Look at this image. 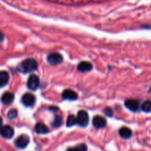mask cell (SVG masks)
Here are the masks:
<instances>
[{
	"mask_svg": "<svg viewBox=\"0 0 151 151\" xmlns=\"http://www.w3.org/2000/svg\"><path fill=\"white\" fill-rule=\"evenodd\" d=\"M150 92L151 93V86H150Z\"/></svg>",
	"mask_w": 151,
	"mask_h": 151,
	"instance_id": "cell-24",
	"label": "cell"
},
{
	"mask_svg": "<svg viewBox=\"0 0 151 151\" xmlns=\"http://www.w3.org/2000/svg\"><path fill=\"white\" fill-rule=\"evenodd\" d=\"M38 68V63L35 59L27 58L24 60L18 67L19 72L23 73H29L35 71Z\"/></svg>",
	"mask_w": 151,
	"mask_h": 151,
	"instance_id": "cell-1",
	"label": "cell"
},
{
	"mask_svg": "<svg viewBox=\"0 0 151 151\" xmlns=\"http://www.w3.org/2000/svg\"><path fill=\"white\" fill-rule=\"evenodd\" d=\"M88 114L86 111H79L77 116V124L81 127H86L88 125Z\"/></svg>",
	"mask_w": 151,
	"mask_h": 151,
	"instance_id": "cell-2",
	"label": "cell"
},
{
	"mask_svg": "<svg viewBox=\"0 0 151 151\" xmlns=\"http://www.w3.org/2000/svg\"><path fill=\"white\" fill-rule=\"evenodd\" d=\"M63 56L58 52H52L50 53L48 56H47V61L49 63L53 66H56L63 62Z\"/></svg>",
	"mask_w": 151,
	"mask_h": 151,
	"instance_id": "cell-3",
	"label": "cell"
},
{
	"mask_svg": "<svg viewBox=\"0 0 151 151\" xmlns=\"http://www.w3.org/2000/svg\"><path fill=\"white\" fill-rule=\"evenodd\" d=\"M9 75L6 71L0 72V88L4 87L8 83Z\"/></svg>",
	"mask_w": 151,
	"mask_h": 151,
	"instance_id": "cell-15",
	"label": "cell"
},
{
	"mask_svg": "<svg viewBox=\"0 0 151 151\" xmlns=\"http://www.w3.org/2000/svg\"><path fill=\"white\" fill-rule=\"evenodd\" d=\"M93 66L90 62L88 61H82L78 64V71L81 72H89L92 69Z\"/></svg>",
	"mask_w": 151,
	"mask_h": 151,
	"instance_id": "cell-11",
	"label": "cell"
},
{
	"mask_svg": "<svg viewBox=\"0 0 151 151\" xmlns=\"http://www.w3.org/2000/svg\"><path fill=\"white\" fill-rule=\"evenodd\" d=\"M22 102L27 107H30L34 105L35 102V97L33 94L30 93H26L23 95L22 98Z\"/></svg>",
	"mask_w": 151,
	"mask_h": 151,
	"instance_id": "cell-7",
	"label": "cell"
},
{
	"mask_svg": "<svg viewBox=\"0 0 151 151\" xmlns=\"http://www.w3.org/2000/svg\"><path fill=\"white\" fill-rule=\"evenodd\" d=\"M14 100V94L10 91H7L4 93L1 97V102L4 105H10Z\"/></svg>",
	"mask_w": 151,
	"mask_h": 151,
	"instance_id": "cell-12",
	"label": "cell"
},
{
	"mask_svg": "<svg viewBox=\"0 0 151 151\" xmlns=\"http://www.w3.org/2000/svg\"><path fill=\"white\" fill-rule=\"evenodd\" d=\"M29 142V138L25 134L21 135L16 139L15 145L19 148H25Z\"/></svg>",
	"mask_w": 151,
	"mask_h": 151,
	"instance_id": "cell-5",
	"label": "cell"
},
{
	"mask_svg": "<svg viewBox=\"0 0 151 151\" xmlns=\"http://www.w3.org/2000/svg\"><path fill=\"white\" fill-rule=\"evenodd\" d=\"M18 111L16 109H11L7 113V117L10 119H14L17 117Z\"/></svg>",
	"mask_w": 151,
	"mask_h": 151,
	"instance_id": "cell-20",
	"label": "cell"
},
{
	"mask_svg": "<svg viewBox=\"0 0 151 151\" xmlns=\"http://www.w3.org/2000/svg\"><path fill=\"white\" fill-rule=\"evenodd\" d=\"M61 124H62L61 116H56L55 117V119L54 121H53L52 125V126L54 127V128H58V127H60V125H61Z\"/></svg>",
	"mask_w": 151,
	"mask_h": 151,
	"instance_id": "cell-19",
	"label": "cell"
},
{
	"mask_svg": "<svg viewBox=\"0 0 151 151\" xmlns=\"http://www.w3.org/2000/svg\"><path fill=\"white\" fill-rule=\"evenodd\" d=\"M1 125H2V119H1V118L0 117V128L1 127Z\"/></svg>",
	"mask_w": 151,
	"mask_h": 151,
	"instance_id": "cell-23",
	"label": "cell"
},
{
	"mask_svg": "<svg viewBox=\"0 0 151 151\" xmlns=\"http://www.w3.org/2000/svg\"><path fill=\"white\" fill-rule=\"evenodd\" d=\"M62 97L64 100H75L78 99V94L73 90L66 89L62 93Z\"/></svg>",
	"mask_w": 151,
	"mask_h": 151,
	"instance_id": "cell-10",
	"label": "cell"
},
{
	"mask_svg": "<svg viewBox=\"0 0 151 151\" xmlns=\"http://www.w3.org/2000/svg\"><path fill=\"white\" fill-rule=\"evenodd\" d=\"M125 106L131 111L136 112L138 111L139 108V103L137 100H134V99H128V100H125Z\"/></svg>",
	"mask_w": 151,
	"mask_h": 151,
	"instance_id": "cell-9",
	"label": "cell"
},
{
	"mask_svg": "<svg viewBox=\"0 0 151 151\" xmlns=\"http://www.w3.org/2000/svg\"><path fill=\"white\" fill-rule=\"evenodd\" d=\"M67 151H87V147L85 144H82L80 145L78 147L69 148Z\"/></svg>",
	"mask_w": 151,
	"mask_h": 151,
	"instance_id": "cell-18",
	"label": "cell"
},
{
	"mask_svg": "<svg viewBox=\"0 0 151 151\" xmlns=\"http://www.w3.org/2000/svg\"><path fill=\"white\" fill-rule=\"evenodd\" d=\"M0 134L5 139H10L14 134V130L10 125H4L0 128Z\"/></svg>",
	"mask_w": 151,
	"mask_h": 151,
	"instance_id": "cell-6",
	"label": "cell"
},
{
	"mask_svg": "<svg viewBox=\"0 0 151 151\" xmlns=\"http://www.w3.org/2000/svg\"><path fill=\"white\" fill-rule=\"evenodd\" d=\"M35 131L38 134H46L49 133V128L44 124L38 122L35 125Z\"/></svg>",
	"mask_w": 151,
	"mask_h": 151,
	"instance_id": "cell-14",
	"label": "cell"
},
{
	"mask_svg": "<svg viewBox=\"0 0 151 151\" xmlns=\"http://www.w3.org/2000/svg\"><path fill=\"white\" fill-rule=\"evenodd\" d=\"M142 110L146 113H150L151 112V101L150 100H147L144 102L142 105Z\"/></svg>",
	"mask_w": 151,
	"mask_h": 151,
	"instance_id": "cell-17",
	"label": "cell"
},
{
	"mask_svg": "<svg viewBox=\"0 0 151 151\" xmlns=\"http://www.w3.org/2000/svg\"><path fill=\"white\" fill-rule=\"evenodd\" d=\"M27 85L28 88H29L30 90L32 91H35L37 88H38L40 85V80L37 75H32L29 76V78L27 80Z\"/></svg>",
	"mask_w": 151,
	"mask_h": 151,
	"instance_id": "cell-4",
	"label": "cell"
},
{
	"mask_svg": "<svg viewBox=\"0 0 151 151\" xmlns=\"http://www.w3.org/2000/svg\"><path fill=\"white\" fill-rule=\"evenodd\" d=\"M93 125L94 128H97V129H101V128H105L106 126V120L104 117L101 116H95L92 120Z\"/></svg>",
	"mask_w": 151,
	"mask_h": 151,
	"instance_id": "cell-8",
	"label": "cell"
},
{
	"mask_svg": "<svg viewBox=\"0 0 151 151\" xmlns=\"http://www.w3.org/2000/svg\"><path fill=\"white\" fill-rule=\"evenodd\" d=\"M104 111V114L108 116H111L113 115V111H112L111 109L110 108H106V109L103 110Z\"/></svg>",
	"mask_w": 151,
	"mask_h": 151,
	"instance_id": "cell-21",
	"label": "cell"
},
{
	"mask_svg": "<svg viewBox=\"0 0 151 151\" xmlns=\"http://www.w3.org/2000/svg\"><path fill=\"white\" fill-rule=\"evenodd\" d=\"M119 135L122 138L125 139H130L132 136V131H131L130 128H127V127H122L119 129Z\"/></svg>",
	"mask_w": 151,
	"mask_h": 151,
	"instance_id": "cell-13",
	"label": "cell"
},
{
	"mask_svg": "<svg viewBox=\"0 0 151 151\" xmlns=\"http://www.w3.org/2000/svg\"><path fill=\"white\" fill-rule=\"evenodd\" d=\"M77 124V116L74 115H69L66 120V126L72 127Z\"/></svg>",
	"mask_w": 151,
	"mask_h": 151,
	"instance_id": "cell-16",
	"label": "cell"
},
{
	"mask_svg": "<svg viewBox=\"0 0 151 151\" xmlns=\"http://www.w3.org/2000/svg\"><path fill=\"white\" fill-rule=\"evenodd\" d=\"M3 40H4V35H3L2 32L0 31V42H1Z\"/></svg>",
	"mask_w": 151,
	"mask_h": 151,
	"instance_id": "cell-22",
	"label": "cell"
}]
</instances>
